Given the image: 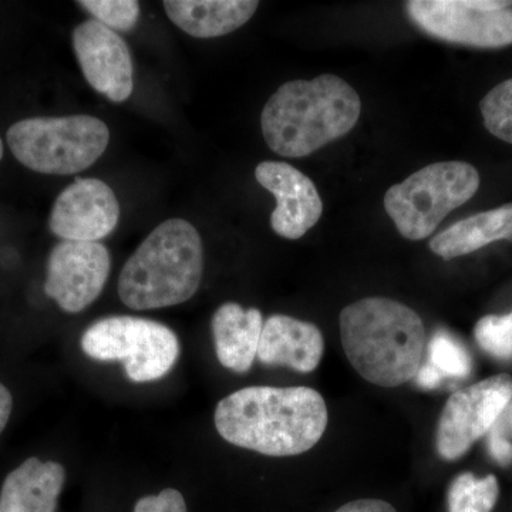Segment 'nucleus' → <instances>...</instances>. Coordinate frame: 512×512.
I'll return each instance as SVG.
<instances>
[{"label": "nucleus", "instance_id": "f257e3e1", "mask_svg": "<svg viewBox=\"0 0 512 512\" xmlns=\"http://www.w3.org/2000/svg\"><path fill=\"white\" fill-rule=\"evenodd\" d=\"M328 407L311 387L254 386L229 394L215 409L222 439L271 457L306 453L328 427Z\"/></svg>", "mask_w": 512, "mask_h": 512}, {"label": "nucleus", "instance_id": "f03ea898", "mask_svg": "<svg viewBox=\"0 0 512 512\" xmlns=\"http://www.w3.org/2000/svg\"><path fill=\"white\" fill-rule=\"evenodd\" d=\"M362 113L356 90L335 74L282 84L261 114L268 147L282 157L301 158L346 136Z\"/></svg>", "mask_w": 512, "mask_h": 512}, {"label": "nucleus", "instance_id": "7ed1b4c3", "mask_svg": "<svg viewBox=\"0 0 512 512\" xmlns=\"http://www.w3.org/2000/svg\"><path fill=\"white\" fill-rule=\"evenodd\" d=\"M340 339L350 365L376 386H402L423 365V320L393 299L366 298L346 306L340 313Z\"/></svg>", "mask_w": 512, "mask_h": 512}, {"label": "nucleus", "instance_id": "20e7f679", "mask_svg": "<svg viewBox=\"0 0 512 512\" xmlns=\"http://www.w3.org/2000/svg\"><path fill=\"white\" fill-rule=\"evenodd\" d=\"M204 248L191 222L173 218L158 225L128 258L119 278L121 302L134 311L168 308L197 293Z\"/></svg>", "mask_w": 512, "mask_h": 512}, {"label": "nucleus", "instance_id": "39448f33", "mask_svg": "<svg viewBox=\"0 0 512 512\" xmlns=\"http://www.w3.org/2000/svg\"><path fill=\"white\" fill-rule=\"evenodd\" d=\"M109 143L107 124L83 114L26 119L8 131L13 156L40 174L82 173L103 156Z\"/></svg>", "mask_w": 512, "mask_h": 512}, {"label": "nucleus", "instance_id": "423d86ee", "mask_svg": "<svg viewBox=\"0 0 512 512\" xmlns=\"http://www.w3.org/2000/svg\"><path fill=\"white\" fill-rule=\"evenodd\" d=\"M480 188V174L463 161L427 165L384 195V208L402 237H430L451 211L466 204Z\"/></svg>", "mask_w": 512, "mask_h": 512}, {"label": "nucleus", "instance_id": "0eeeda50", "mask_svg": "<svg viewBox=\"0 0 512 512\" xmlns=\"http://www.w3.org/2000/svg\"><path fill=\"white\" fill-rule=\"evenodd\" d=\"M82 349L99 362H120L131 382L161 379L180 356L177 335L156 320L109 316L94 322L82 336Z\"/></svg>", "mask_w": 512, "mask_h": 512}, {"label": "nucleus", "instance_id": "6e6552de", "mask_svg": "<svg viewBox=\"0 0 512 512\" xmlns=\"http://www.w3.org/2000/svg\"><path fill=\"white\" fill-rule=\"evenodd\" d=\"M512 2L412 0L410 19L427 35L456 45L500 49L512 45Z\"/></svg>", "mask_w": 512, "mask_h": 512}, {"label": "nucleus", "instance_id": "1a4fd4ad", "mask_svg": "<svg viewBox=\"0 0 512 512\" xmlns=\"http://www.w3.org/2000/svg\"><path fill=\"white\" fill-rule=\"evenodd\" d=\"M512 402V377L497 375L451 394L437 426L436 446L440 457L458 460L493 429Z\"/></svg>", "mask_w": 512, "mask_h": 512}, {"label": "nucleus", "instance_id": "9d476101", "mask_svg": "<svg viewBox=\"0 0 512 512\" xmlns=\"http://www.w3.org/2000/svg\"><path fill=\"white\" fill-rule=\"evenodd\" d=\"M110 268L109 249L100 242H59L47 262L45 293L64 312H82L103 292Z\"/></svg>", "mask_w": 512, "mask_h": 512}, {"label": "nucleus", "instance_id": "9b49d317", "mask_svg": "<svg viewBox=\"0 0 512 512\" xmlns=\"http://www.w3.org/2000/svg\"><path fill=\"white\" fill-rule=\"evenodd\" d=\"M77 62L87 83L114 103L133 94L134 66L123 37L99 20L89 19L73 32Z\"/></svg>", "mask_w": 512, "mask_h": 512}, {"label": "nucleus", "instance_id": "f8f14e48", "mask_svg": "<svg viewBox=\"0 0 512 512\" xmlns=\"http://www.w3.org/2000/svg\"><path fill=\"white\" fill-rule=\"evenodd\" d=\"M120 204L99 178H77L56 198L49 228L63 241L99 242L116 229Z\"/></svg>", "mask_w": 512, "mask_h": 512}, {"label": "nucleus", "instance_id": "ddd939ff", "mask_svg": "<svg viewBox=\"0 0 512 512\" xmlns=\"http://www.w3.org/2000/svg\"><path fill=\"white\" fill-rule=\"evenodd\" d=\"M255 178L276 200L271 227L279 237L302 238L322 217L323 204L316 185L298 168L281 161H264Z\"/></svg>", "mask_w": 512, "mask_h": 512}, {"label": "nucleus", "instance_id": "4468645a", "mask_svg": "<svg viewBox=\"0 0 512 512\" xmlns=\"http://www.w3.org/2000/svg\"><path fill=\"white\" fill-rule=\"evenodd\" d=\"M325 342L313 323L286 315L271 316L262 328L259 362L266 366H286L311 373L322 360Z\"/></svg>", "mask_w": 512, "mask_h": 512}, {"label": "nucleus", "instance_id": "2eb2a0df", "mask_svg": "<svg viewBox=\"0 0 512 512\" xmlns=\"http://www.w3.org/2000/svg\"><path fill=\"white\" fill-rule=\"evenodd\" d=\"M66 471L55 461L33 457L6 477L0 512H56Z\"/></svg>", "mask_w": 512, "mask_h": 512}, {"label": "nucleus", "instance_id": "dca6fc26", "mask_svg": "<svg viewBox=\"0 0 512 512\" xmlns=\"http://www.w3.org/2000/svg\"><path fill=\"white\" fill-rule=\"evenodd\" d=\"M211 326L215 352L221 365L232 372H248L258 355L264 328L261 311L227 302L214 313Z\"/></svg>", "mask_w": 512, "mask_h": 512}, {"label": "nucleus", "instance_id": "f3484780", "mask_svg": "<svg viewBox=\"0 0 512 512\" xmlns=\"http://www.w3.org/2000/svg\"><path fill=\"white\" fill-rule=\"evenodd\" d=\"M165 13L177 28L197 39L235 32L255 15V0H165Z\"/></svg>", "mask_w": 512, "mask_h": 512}, {"label": "nucleus", "instance_id": "a211bd4d", "mask_svg": "<svg viewBox=\"0 0 512 512\" xmlns=\"http://www.w3.org/2000/svg\"><path fill=\"white\" fill-rule=\"evenodd\" d=\"M503 239L512 241V204L456 222L431 239L430 249L450 261Z\"/></svg>", "mask_w": 512, "mask_h": 512}, {"label": "nucleus", "instance_id": "6ab92c4d", "mask_svg": "<svg viewBox=\"0 0 512 512\" xmlns=\"http://www.w3.org/2000/svg\"><path fill=\"white\" fill-rule=\"evenodd\" d=\"M498 497L497 477L477 478L473 473H463L448 487V512H493Z\"/></svg>", "mask_w": 512, "mask_h": 512}, {"label": "nucleus", "instance_id": "aec40b11", "mask_svg": "<svg viewBox=\"0 0 512 512\" xmlns=\"http://www.w3.org/2000/svg\"><path fill=\"white\" fill-rule=\"evenodd\" d=\"M426 365H429L446 382L447 379L463 380L473 372V360L460 340L447 330H437L429 342Z\"/></svg>", "mask_w": 512, "mask_h": 512}, {"label": "nucleus", "instance_id": "412c9836", "mask_svg": "<svg viewBox=\"0 0 512 512\" xmlns=\"http://www.w3.org/2000/svg\"><path fill=\"white\" fill-rule=\"evenodd\" d=\"M484 126L493 136L512 144V79L495 86L480 103Z\"/></svg>", "mask_w": 512, "mask_h": 512}, {"label": "nucleus", "instance_id": "4be33fe9", "mask_svg": "<svg viewBox=\"0 0 512 512\" xmlns=\"http://www.w3.org/2000/svg\"><path fill=\"white\" fill-rule=\"evenodd\" d=\"M474 336L478 346L500 360L512 359V312L504 316H485L478 320Z\"/></svg>", "mask_w": 512, "mask_h": 512}, {"label": "nucleus", "instance_id": "5701e85b", "mask_svg": "<svg viewBox=\"0 0 512 512\" xmlns=\"http://www.w3.org/2000/svg\"><path fill=\"white\" fill-rule=\"evenodd\" d=\"M79 5L114 32H130L140 18V3L134 0H82Z\"/></svg>", "mask_w": 512, "mask_h": 512}, {"label": "nucleus", "instance_id": "b1692460", "mask_svg": "<svg viewBox=\"0 0 512 512\" xmlns=\"http://www.w3.org/2000/svg\"><path fill=\"white\" fill-rule=\"evenodd\" d=\"M134 512H187V504L180 491L165 488L160 494L141 498Z\"/></svg>", "mask_w": 512, "mask_h": 512}, {"label": "nucleus", "instance_id": "393cba45", "mask_svg": "<svg viewBox=\"0 0 512 512\" xmlns=\"http://www.w3.org/2000/svg\"><path fill=\"white\" fill-rule=\"evenodd\" d=\"M335 512H397L392 504L375 498H366V500H356L340 507Z\"/></svg>", "mask_w": 512, "mask_h": 512}, {"label": "nucleus", "instance_id": "a878e982", "mask_svg": "<svg viewBox=\"0 0 512 512\" xmlns=\"http://www.w3.org/2000/svg\"><path fill=\"white\" fill-rule=\"evenodd\" d=\"M490 431L510 446V440L512 439V403L508 404L507 409L504 410V413L501 414L500 419L497 420Z\"/></svg>", "mask_w": 512, "mask_h": 512}, {"label": "nucleus", "instance_id": "bb28decb", "mask_svg": "<svg viewBox=\"0 0 512 512\" xmlns=\"http://www.w3.org/2000/svg\"><path fill=\"white\" fill-rule=\"evenodd\" d=\"M13 399L9 390L0 383V434L5 430L6 424L12 414Z\"/></svg>", "mask_w": 512, "mask_h": 512}, {"label": "nucleus", "instance_id": "cd10ccee", "mask_svg": "<svg viewBox=\"0 0 512 512\" xmlns=\"http://www.w3.org/2000/svg\"><path fill=\"white\" fill-rule=\"evenodd\" d=\"M3 157V143L2 140H0V160H2Z\"/></svg>", "mask_w": 512, "mask_h": 512}, {"label": "nucleus", "instance_id": "c85d7f7f", "mask_svg": "<svg viewBox=\"0 0 512 512\" xmlns=\"http://www.w3.org/2000/svg\"><path fill=\"white\" fill-rule=\"evenodd\" d=\"M512 242V241H511Z\"/></svg>", "mask_w": 512, "mask_h": 512}]
</instances>
